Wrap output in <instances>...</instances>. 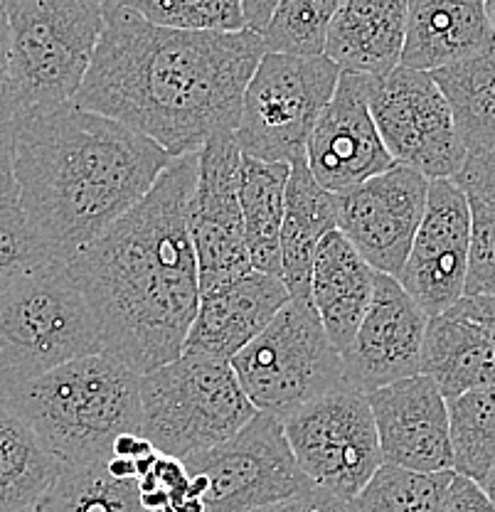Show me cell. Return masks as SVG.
Segmentation results:
<instances>
[{"instance_id": "74e56055", "label": "cell", "mask_w": 495, "mask_h": 512, "mask_svg": "<svg viewBox=\"0 0 495 512\" xmlns=\"http://www.w3.org/2000/svg\"><path fill=\"white\" fill-rule=\"evenodd\" d=\"M254 512H355L350 500H340L335 495L326 493V490L311 488L306 493L294 495L289 500H281V503L266 505Z\"/></svg>"}, {"instance_id": "7402d4cb", "label": "cell", "mask_w": 495, "mask_h": 512, "mask_svg": "<svg viewBox=\"0 0 495 512\" xmlns=\"http://www.w3.org/2000/svg\"><path fill=\"white\" fill-rule=\"evenodd\" d=\"M377 271L338 232H328L316 249L311 269V306L328 340L345 355L363 323L375 291Z\"/></svg>"}, {"instance_id": "8992f818", "label": "cell", "mask_w": 495, "mask_h": 512, "mask_svg": "<svg viewBox=\"0 0 495 512\" xmlns=\"http://www.w3.org/2000/svg\"><path fill=\"white\" fill-rule=\"evenodd\" d=\"M138 392L143 439L178 461L227 444L257 414L230 362L193 352L141 375Z\"/></svg>"}, {"instance_id": "f1b7e54d", "label": "cell", "mask_w": 495, "mask_h": 512, "mask_svg": "<svg viewBox=\"0 0 495 512\" xmlns=\"http://www.w3.org/2000/svg\"><path fill=\"white\" fill-rule=\"evenodd\" d=\"M37 512H148L136 478H114L106 463L62 466Z\"/></svg>"}, {"instance_id": "5bb4252c", "label": "cell", "mask_w": 495, "mask_h": 512, "mask_svg": "<svg viewBox=\"0 0 495 512\" xmlns=\"http://www.w3.org/2000/svg\"><path fill=\"white\" fill-rule=\"evenodd\" d=\"M431 180L392 165L358 188L335 195L338 232L377 274L399 276L427 210Z\"/></svg>"}, {"instance_id": "1f68e13d", "label": "cell", "mask_w": 495, "mask_h": 512, "mask_svg": "<svg viewBox=\"0 0 495 512\" xmlns=\"http://www.w3.org/2000/svg\"><path fill=\"white\" fill-rule=\"evenodd\" d=\"M146 23L188 32L247 30L242 0H114Z\"/></svg>"}, {"instance_id": "9a60e30c", "label": "cell", "mask_w": 495, "mask_h": 512, "mask_svg": "<svg viewBox=\"0 0 495 512\" xmlns=\"http://www.w3.org/2000/svg\"><path fill=\"white\" fill-rule=\"evenodd\" d=\"M471 244V202L454 180H431L419 222L397 281L427 318L441 316L463 298Z\"/></svg>"}, {"instance_id": "603a6c76", "label": "cell", "mask_w": 495, "mask_h": 512, "mask_svg": "<svg viewBox=\"0 0 495 512\" xmlns=\"http://www.w3.org/2000/svg\"><path fill=\"white\" fill-rule=\"evenodd\" d=\"M422 375L444 399L495 384V340L459 306L429 318L422 345Z\"/></svg>"}, {"instance_id": "d6a6232c", "label": "cell", "mask_w": 495, "mask_h": 512, "mask_svg": "<svg viewBox=\"0 0 495 512\" xmlns=\"http://www.w3.org/2000/svg\"><path fill=\"white\" fill-rule=\"evenodd\" d=\"M45 264H50V256L35 239L18 202L0 207V293Z\"/></svg>"}, {"instance_id": "cb8c5ba5", "label": "cell", "mask_w": 495, "mask_h": 512, "mask_svg": "<svg viewBox=\"0 0 495 512\" xmlns=\"http://www.w3.org/2000/svg\"><path fill=\"white\" fill-rule=\"evenodd\" d=\"M338 229L335 195L316 183L306 156L291 163L281 224V281L291 298L311 303V269L316 249Z\"/></svg>"}, {"instance_id": "484cf974", "label": "cell", "mask_w": 495, "mask_h": 512, "mask_svg": "<svg viewBox=\"0 0 495 512\" xmlns=\"http://www.w3.org/2000/svg\"><path fill=\"white\" fill-rule=\"evenodd\" d=\"M289 163L244 156L239 165V207L252 269L281 279V224H284Z\"/></svg>"}, {"instance_id": "ba28073f", "label": "cell", "mask_w": 495, "mask_h": 512, "mask_svg": "<svg viewBox=\"0 0 495 512\" xmlns=\"http://www.w3.org/2000/svg\"><path fill=\"white\" fill-rule=\"evenodd\" d=\"M230 367L252 407L281 421L345 384L343 355L328 340L316 308L298 298L286 301Z\"/></svg>"}, {"instance_id": "52a82bcc", "label": "cell", "mask_w": 495, "mask_h": 512, "mask_svg": "<svg viewBox=\"0 0 495 512\" xmlns=\"http://www.w3.org/2000/svg\"><path fill=\"white\" fill-rule=\"evenodd\" d=\"M3 5L20 119L72 104L97 52L104 3L3 0Z\"/></svg>"}, {"instance_id": "8d00e7d4", "label": "cell", "mask_w": 495, "mask_h": 512, "mask_svg": "<svg viewBox=\"0 0 495 512\" xmlns=\"http://www.w3.org/2000/svg\"><path fill=\"white\" fill-rule=\"evenodd\" d=\"M441 512H495V505L481 485L454 473Z\"/></svg>"}, {"instance_id": "ab89813d", "label": "cell", "mask_w": 495, "mask_h": 512, "mask_svg": "<svg viewBox=\"0 0 495 512\" xmlns=\"http://www.w3.org/2000/svg\"><path fill=\"white\" fill-rule=\"evenodd\" d=\"M456 306H459L468 318L481 323L483 328H486V333L495 340V296H463Z\"/></svg>"}, {"instance_id": "ac0fdd59", "label": "cell", "mask_w": 495, "mask_h": 512, "mask_svg": "<svg viewBox=\"0 0 495 512\" xmlns=\"http://www.w3.org/2000/svg\"><path fill=\"white\" fill-rule=\"evenodd\" d=\"M382 463L419 473L454 471L446 399L434 380L414 375L367 394Z\"/></svg>"}, {"instance_id": "4316f807", "label": "cell", "mask_w": 495, "mask_h": 512, "mask_svg": "<svg viewBox=\"0 0 495 512\" xmlns=\"http://www.w3.org/2000/svg\"><path fill=\"white\" fill-rule=\"evenodd\" d=\"M429 74L449 104L466 151L495 143V52Z\"/></svg>"}, {"instance_id": "7a4b0ae2", "label": "cell", "mask_w": 495, "mask_h": 512, "mask_svg": "<svg viewBox=\"0 0 495 512\" xmlns=\"http://www.w3.org/2000/svg\"><path fill=\"white\" fill-rule=\"evenodd\" d=\"M198 153L170 160L133 210L65 261L97 318L101 352L138 375L183 355L198 313V264L188 232Z\"/></svg>"}, {"instance_id": "f546056e", "label": "cell", "mask_w": 495, "mask_h": 512, "mask_svg": "<svg viewBox=\"0 0 495 512\" xmlns=\"http://www.w3.org/2000/svg\"><path fill=\"white\" fill-rule=\"evenodd\" d=\"M454 471L419 473L382 463L355 495V512H441Z\"/></svg>"}, {"instance_id": "d6986e66", "label": "cell", "mask_w": 495, "mask_h": 512, "mask_svg": "<svg viewBox=\"0 0 495 512\" xmlns=\"http://www.w3.org/2000/svg\"><path fill=\"white\" fill-rule=\"evenodd\" d=\"M289 298L284 281L259 271L200 293L198 313L183 352L230 362L262 333Z\"/></svg>"}, {"instance_id": "2e32d148", "label": "cell", "mask_w": 495, "mask_h": 512, "mask_svg": "<svg viewBox=\"0 0 495 512\" xmlns=\"http://www.w3.org/2000/svg\"><path fill=\"white\" fill-rule=\"evenodd\" d=\"M370 82L372 77L340 72L338 87L308 138V170L333 195L358 188L397 165L372 121Z\"/></svg>"}, {"instance_id": "ffe728a7", "label": "cell", "mask_w": 495, "mask_h": 512, "mask_svg": "<svg viewBox=\"0 0 495 512\" xmlns=\"http://www.w3.org/2000/svg\"><path fill=\"white\" fill-rule=\"evenodd\" d=\"M493 52L486 0H409L402 67L436 72Z\"/></svg>"}, {"instance_id": "4dcf8cb0", "label": "cell", "mask_w": 495, "mask_h": 512, "mask_svg": "<svg viewBox=\"0 0 495 512\" xmlns=\"http://www.w3.org/2000/svg\"><path fill=\"white\" fill-rule=\"evenodd\" d=\"M343 0H279L266 28L259 32L266 52L323 55L328 25Z\"/></svg>"}, {"instance_id": "e0dca14e", "label": "cell", "mask_w": 495, "mask_h": 512, "mask_svg": "<svg viewBox=\"0 0 495 512\" xmlns=\"http://www.w3.org/2000/svg\"><path fill=\"white\" fill-rule=\"evenodd\" d=\"M427 313L395 276L377 274L372 301L343 355L345 382L370 394L387 384L422 375Z\"/></svg>"}, {"instance_id": "ee69618b", "label": "cell", "mask_w": 495, "mask_h": 512, "mask_svg": "<svg viewBox=\"0 0 495 512\" xmlns=\"http://www.w3.org/2000/svg\"><path fill=\"white\" fill-rule=\"evenodd\" d=\"M486 13H488V20H491V28L495 35V0H486Z\"/></svg>"}, {"instance_id": "277c9868", "label": "cell", "mask_w": 495, "mask_h": 512, "mask_svg": "<svg viewBox=\"0 0 495 512\" xmlns=\"http://www.w3.org/2000/svg\"><path fill=\"white\" fill-rule=\"evenodd\" d=\"M138 387V372L97 352L55 367L10 399L62 466H89L109 461L121 434H141Z\"/></svg>"}, {"instance_id": "60d3db41", "label": "cell", "mask_w": 495, "mask_h": 512, "mask_svg": "<svg viewBox=\"0 0 495 512\" xmlns=\"http://www.w3.org/2000/svg\"><path fill=\"white\" fill-rule=\"evenodd\" d=\"M279 0H242V13L244 23H247V30L262 32L269 23V18L274 15V8Z\"/></svg>"}, {"instance_id": "5b68a950", "label": "cell", "mask_w": 495, "mask_h": 512, "mask_svg": "<svg viewBox=\"0 0 495 512\" xmlns=\"http://www.w3.org/2000/svg\"><path fill=\"white\" fill-rule=\"evenodd\" d=\"M97 352V318L62 261L40 266L0 293V397Z\"/></svg>"}, {"instance_id": "f35d334b", "label": "cell", "mask_w": 495, "mask_h": 512, "mask_svg": "<svg viewBox=\"0 0 495 512\" xmlns=\"http://www.w3.org/2000/svg\"><path fill=\"white\" fill-rule=\"evenodd\" d=\"M18 202L15 180V131L13 124L0 126V207Z\"/></svg>"}, {"instance_id": "d590c367", "label": "cell", "mask_w": 495, "mask_h": 512, "mask_svg": "<svg viewBox=\"0 0 495 512\" xmlns=\"http://www.w3.org/2000/svg\"><path fill=\"white\" fill-rule=\"evenodd\" d=\"M20 119L18 94L13 82V64H10V28L5 5L0 0V126H10Z\"/></svg>"}, {"instance_id": "44dd1931", "label": "cell", "mask_w": 495, "mask_h": 512, "mask_svg": "<svg viewBox=\"0 0 495 512\" xmlns=\"http://www.w3.org/2000/svg\"><path fill=\"white\" fill-rule=\"evenodd\" d=\"M409 0H343L328 25V57L340 72L385 77L399 67Z\"/></svg>"}, {"instance_id": "3957f363", "label": "cell", "mask_w": 495, "mask_h": 512, "mask_svg": "<svg viewBox=\"0 0 495 512\" xmlns=\"http://www.w3.org/2000/svg\"><path fill=\"white\" fill-rule=\"evenodd\" d=\"M18 205L50 261L72 259L151 192L170 165L143 133L72 104L15 121Z\"/></svg>"}, {"instance_id": "e575fe53", "label": "cell", "mask_w": 495, "mask_h": 512, "mask_svg": "<svg viewBox=\"0 0 495 512\" xmlns=\"http://www.w3.org/2000/svg\"><path fill=\"white\" fill-rule=\"evenodd\" d=\"M451 180L468 200L495 207V143L468 153L461 170Z\"/></svg>"}, {"instance_id": "8fae6325", "label": "cell", "mask_w": 495, "mask_h": 512, "mask_svg": "<svg viewBox=\"0 0 495 512\" xmlns=\"http://www.w3.org/2000/svg\"><path fill=\"white\" fill-rule=\"evenodd\" d=\"M183 463L205 480V512H254L313 488L291 453L284 421L262 412L227 444Z\"/></svg>"}, {"instance_id": "836d02e7", "label": "cell", "mask_w": 495, "mask_h": 512, "mask_svg": "<svg viewBox=\"0 0 495 512\" xmlns=\"http://www.w3.org/2000/svg\"><path fill=\"white\" fill-rule=\"evenodd\" d=\"M471 202V244L463 296H495V207Z\"/></svg>"}, {"instance_id": "9c48e42d", "label": "cell", "mask_w": 495, "mask_h": 512, "mask_svg": "<svg viewBox=\"0 0 495 512\" xmlns=\"http://www.w3.org/2000/svg\"><path fill=\"white\" fill-rule=\"evenodd\" d=\"M340 69L326 55L266 52L242 96L239 151L266 163L306 156L318 116L338 87Z\"/></svg>"}, {"instance_id": "7bdbcfd3", "label": "cell", "mask_w": 495, "mask_h": 512, "mask_svg": "<svg viewBox=\"0 0 495 512\" xmlns=\"http://www.w3.org/2000/svg\"><path fill=\"white\" fill-rule=\"evenodd\" d=\"M478 485H481V488L486 490V495H488V498L493 500V505H495V471L488 473V476L483 478L481 483H478Z\"/></svg>"}, {"instance_id": "4fadbf2b", "label": "cell", "mask_w": 495, "mask_h": 512, "mask_svg": "<svg viewBox=\"0 0 495 512\" xmlns=\"http://www.w3.org/2000/svg\"><path fill=\"white\" fill-rule=\"evenodd\" d=\"M242 151L234 133L210 138L198 153V180L188 205V232L200 293L242 279L252 269L239 207Z\"/></svg>"}, {"instance_id": "6da1fadb", "label": "cell", "mask_w": 495, "mask_h": 512, "mask_svg": "<svg viewBox=\"0 0 495 512\" xmlns=\"http://www.w3.org/2000/svg\"><path fill=\"white\" fill-rule=\"evenodd\" d=\"M264 55L252 30L156 28L106 0L97 52L74 104L143 133L173 158L188 156L237 131L244 89Z\"/></svg>"}, {"instance_id": "d4e9b609", "label": "cell", "mask_w": 495, "mask_h": 512, "mask_svg": "<svg viewBox=\"0 0 495 512\" xmlns=\"http://www.w3.org/2000/svg\"><path fill=\"white\" fill-rule=\"evenodd\" d=\"M62 463L10 397H0V512H37Z\"/></svg>"}, {"instance_id": "f6af8a7d", "label": "cell", "mask_w": 495, "mask_h": 512, "mask_svg": "<svg viewBox=\"0 0 495 512\" xmlns=\"http://www.w3.org/2000/svg\"><path fill=\"white\" fill-rule=\"evenodd\" d=\"M99 3H106V0H99Z\"/></svg>"}, {"instance_id": "b9f144b4", "label": "cell", "mask_w": 495, "mask_h": 512, "mask_svg": "<svg viewBox=\"0 0 495 512\" xmlns=\"http://www.w3.org/2000/svg\"><path fill=\"white\" fill-rule=\"evenodd\" d=\"M106 471H109L114 478H121V480L136 478V463H133V458H126V456H111L109 461H106Z\"/></svg>"}, {"instance_id": "30bf717a", "label": "cell", "mask_w": 495, "mask_h": 512, "mask_svg": "<svg viewBox=\"0 0 495 512\" xmlns=\"http://www.w3.org/2000/svg\"><path fill=\"white\" fill-rule=\"evenodd\" d=\"M284 436L313 488L340 500H353L382 466L367 394L348 382L286 416Z\"/></svg>"}, {"instance_id": "83f0119b", "label": "cell", "mask_w": 495, "mask_h": 512, "mask_svg": "<svg viewBox=\"0 0 495 512\" xmlns=\"http://www.w3.org/2000/svg\"><path fill=\"white\" fill-rule=\"evenodd\" d=\"M454 473L481 483L495 471V384L446 399Z\"/></svg>"}, {"instance_id": "7c38bea8", "label": "cell", "mask_w": 495, "mask_h": 512, "mask_svg": "<svg viewBox=\"0 0 495 512\" xmlns=\"http://www.w3.org/2000/svg\"><path fill=\"white\" fill-rule=\"evenodd\" d=\"M372 121L397 165L427 180H451L468 151L456 133L451 109L429 72L399 67L370 82Z\"/></svg>"}]
</instances>
